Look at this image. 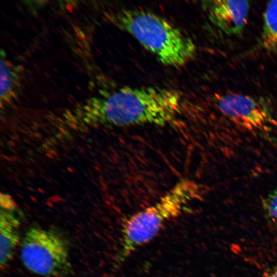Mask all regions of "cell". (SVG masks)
I'll list each match as a JSON object with an SVG mask.
<instances>
[{
	"label": "cell",
	"mask_w": 277,
	"mask_h": 277,
	"mask_svg": "<svg viewBox=\"0 0 277 277\" xmlns=\"http://www.w3.org/2000/svg\"><path fill=\"white\" fill-rule=\"evenodd\" d=\"M1 102L7 103L14 98L20 87V78L16 68L7 59L4 51H1Z\"/></svg>",
	"instance_id": "ba28073f"
},
{
	"label": "cell",
	"mask_w": 277,
	"mask_h": 277,
	"mask_svg": "<svg viewBox=\"0 0 277 277\" xmlns=\"http://www.w3.org/2000/svg\"><path fill=\"white\" fill-rule=\"evenodd\" d=\"M263 277H277V264L265 270Z\"/></svg>",
	"instance_id": "7c38bea8"
},
{
	"label": "cell",
	"mask_w": 277,
	"mask_h": 277,
	"mask_svg": "<svg viewBox=\"0 0 277 277\" xmlns=\"http://www.w3.org/2000/svg\"><path fill=\"white\" fill-rule=\"evenodd\" d=\"M204 192L200 184L183 179L155 204L132 215L123 229L120 261H124L139 247L153 239L164 223L179 215L188 205L201 199Z\"/></svg>",
	"instance_id": "3957f363"
},
{
	"label": "cell",
	"mask_w": 277,
	"mask_h": 277,
	"mask_svg": "<svg viewBox=\"0 0 277 277\" xmlns=\"http://www.w3.org/2000/svg\"><path fill=\"white\" fill-rule=\"evenodd\" d=\"M260 45L268 52H277V1L269 2L264 11Z\"/></svg>",
	"instance_id": "9c48e42d"
},
{
	"label": "cell",
	"mask_w": 277,
	"mask_h": 277,
	"mask_svg": "<svg viewBox=\"0 0 277 277\" xmlns=\"http://www.w3.org/2000/svg\"><path fill=\"white\" fill-rule=\"evenodd\" d=\"M263 208L268 219L277 224V188L264 199Z\"/></svg>",
	"instance_id": "30bf717a"
},
{
	"label": "cell",
	"mask_w": 277,
	"mask_h": 277,
	"mask_svg": "<svg viewBox=\"0 0 277 277\" xmlns=\"http://www.w3.org/2000/svg\"><path fill=\"white\" fill-rule=\"evenodd\" d=\"M20 223L12 211L1 209L0 265L4 268L12 259L19 242Z\"/></svg>",
	"instance_id": "52a82bcc"
},
{
	"label": "cell",
	"mask_w": 277,
	"mask_h": 277,
	"mask_svg": "<svg viewBox=\"0 0 277 277\" xmlns=\"http://www.w3.org/2000/svg\"><path fill=\"white\" fill-rule=\"evenodd\" d=\"M21 258L27 269L45 276H61L71 269L68 244L53 230L30 228L22 241Z\"/></svg>",
	"instance_id": "277c9868"
},
{
	"label": "cell",
	"mask_w": 277,
	"mask_h": 277,
	"mask_svg": "<svg viewBox=\"0 0 277 277\" xmlns=\"http://www.w3.org/2000/svg\"><path fill=\"white\" fill-rule=\"evenodd\" d=\"M210 20L229 35L241 34L246 24L249 4L246 1L216 0L208 2Z\"/></svg>",
	"instance_id": "8992f818"
},
{
	"label": "cell",
	"mask_w": 277,
	"mask_h": 277,
	"mask_svg": "<svg viewBox=\"0 0 277 277\" xmlns=\"http://www.w3.org/2000/svg\"><path fill=\"white\" fill-rule=\"evenodd\" d=\"M182 98L176 91L159 87H124L89 100L85 119L103 125H165L179 112Z\"/></svg>",
	"instance_id": "6da1fadb"
},
{
	"label": "cell",
	"mask_w": 277,
	"mask_h": 277,
	"mask_svg": "<svg viewBox=\"0 0 277 277\" xmlns=\"http://www.w3.org/2000/svg\"><path fill=\"white\" fill-rule=\"evenodd\" d=\"M1 206L2 209L12 211L16 208L12 198L8 194L3 193L1 195Z\"/></svg>",
	"instance_id": "8fae6325"
},
{
	"label": "cell",
	"mask_w": 277,
	"mask_h": 277,
	"mask_svg": "<svg viewBox=\"0 0 277 277\" xmlns=\"http://www.w3.org/2000/svg\"><path fill=\"white\" fill-rule=\"evenodd\" d=\"M217 107L231 121L249 130L265 129L274 118L269 107L263 101L239 93L220 97Z\"/></svg>",
	"instance_id": "5b68a950"
},
{
	"label": "cell",
	"mask_w": 277,
	"mask_h": 277,
	"mask_svg": "<svg viewBox=\"0 0 277 277\" xmlns=\"http://www.w3.org/2000/svg\"><path fill=\"white\" fill-rule=\"evenodd\" d=\"M110 21L134 37L163 64L181 67L194 56L192 40L165 18L142 9H122L109 15Z\"/></svg>",
	"instance_id": "7a4b0ae2"
}]
</instances>
